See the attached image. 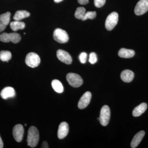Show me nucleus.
I'll return each mask as SVG.
<instances>
[{"mask_svg":"<svg viewBox=\"0 0 148 148\" xmlns=\"http://www.w3.org/2000/svg\"><path fill=\"white\" fill-rule=\"evenodd\" d=\"M39 133L38 129L35 126H31L29 128L27 135V144L29 147L34 148L38 143Z\"/></svg>","mask_w":148,"mask_h":148,"instance_id":"nucleus-1","label":"nucleus"},{"mask_svg":"<svg viewBox=\"0 0 148 148\" xmlns=\"http://www.w3.org/2000/svg\"><path fill=\"white\" fill-rule=\"evenodd\" d=\"M53 38L55 40L60 43H65L69 40V36L65 30L56 29L53 32Z\"/></svg>","mask_w":148,"mask_h":148,"instance_id":"nucleus-2","label":"nucleus"},{"mask_svg":"<svg viewBox=\"0 0 148 148\" xmlns=\"http://www.w3.org/2000/svg\"><path fill=\"white\" fill-rule=\"evenodd\" d=\"M66 79L70 85L73 87H79L82 85L83 81L81 77L78 74L69 73L66 76Z\"/></svg>","mask_w":148,"mask_h":148,"instance_id":"nucleus-3","label":"nucleus"},{"mask_svg":"<svg viewBox=\"0 0 148 148\" xmlns=\"http://www.w3.org/2000/svg\"><path fill=\"white\" fill-rule=\"evenodd\" d=\"M25 63L29 67L34 68L39 65L40 59L37 53L31 52L28 53L26 56Z\"/></svg>","mask_w":148,"mask_h":148,"instance_id":"nucleus-4","label":"nucleus"},{"mask_svg":"<svg viewBox=\"0 0 148 148\" xmlns=\"http://www.w3.org/2000/svg\"><path fill=\"white\" fill-rule=\"evenodd\" d=\"M119 20L118 14L115 12L110 14L108 16L105 23L106 29L108 31L113 29L117 24Z\"/></svg>","mask_w":148,"mask_h":148,"instance_id":"nucleus-5","label":"nucleus"},{"mask_svg":"<svg viewBox=\"0 0 148 148\" xmlns=\"http://www.w3.org/2000/svg\"><path fill=\"white\" fill-rule=\"evenodd\" d=\"M110 117V108L107 106H104L101 108L99 120L101 124L106 126L108 123Z\"/></svg>","mask_w":148,"mask_h":148,"instance_id":"nucleus-6","label":"nucleus"},{"mask_svg":"<svg viewBox=\"0 0 148 148\" xmlns=\"http://www.w3.org/2000/svg\"><path fill=\"white\" fill-rule=\"evenodd\" d=\"M148 11V0H140L136 5L135 13L136 15H141Z\"/></svg>","mask_w":148,"mask_h":148,"instance_id":"nucleus-7","label":"nucleus"},{"mask_svg":"<svg viewBox=\"0 0 148 148\" xmlns=\"http://www.w3.org/2000/svg\"><path fill=\"white\" fill-rule=\"evenodd\" d=\"M57 58L61 62L66 64H71L72 58L68 52L62 49H59L56 52Z\"/></svg>","mask_w":148,"mask_h":148,"instance_id":"nucleus-8","label":"nucleus"},{"mask_svg":"<svg viewBox=\"0 0 148 148\" xmlns=\"http://www.w3.org/2000/svg\"><path fill=\"white\" fill-rule=\"evenodd\" d=\"M14 138L18 143L21 142L23 139L24 134V129L23 125L17 124L14 126L12 131Z\"/></svg>","mask_w":148,"mask_h":148,"instance_id":"nucleus-9","label":"nucleus"},{"mask_svg":"<svg viewBox=\"0 0 148 148\" xmlns=\"http://www.w3.org/2000/svg\"><path fill=\"white\" fill-rule=\"evenodd\" d=\"M91 96V92L89 91H87L84 94L79 101L78 104L79 108L84 109L87 107L90 103Z\"/></svg>","mask_w":148,"mask_h":148,"instance_id":"nucleus-10","label":"nucleus"},{"mask_svg":"<svg viewBox=\"0 0 148 148\" xmlns=\"http://www.w3.org/2000/svg\"><path fill=\"white\" fill-rule=\"evenodd\" d=\"M69 124L66 122H63L60 123L58 127V138L59 139H63L68 135L69 132Z\"/></svg>","mask_w":148,"mask_h":148,"instance_id":"nucleus-11","label":"nucleus"},{"mask_svg":"<svg viewBox=\"0 0 148 148\" xmlns=\"http://www.w3.org/2000/svg\"><path fill=\"white\" fill-rule=\"evenodd\" d=\"M1 96L4 99L13 98L16 95L15 90L13 88L6 87L4 88L1 92Z\"/></svg>","mask_w":148,"mask_h":148,"instance_id":"nucleus-12","label":"nucleus"},{"mask_svg":"<svg viewBox=\"0 0 148 148\" xmlns=\"http://www.w3.org/2000/svg\"><path fill=\"white\" fill-rule=\"evenodd\" d=\"M135 77L134 73L129 70H125L121 72V79L124 82L129 83L132 82Z\"/></svg>","mask_w":148,"mask_h":148,"instance_id":"nucleus-13","label":"nucleus"},{"mask_svg":"<svg viewBox=\"0 0 148 148\" xmlns=\"http://www.w3.org/2000/svg\"><path fill=\"white\" fill-rule=\"evenodd\" d=\"M145 135V132L143 130L137 133L132 139L131 143V147L132 148L137 147L143 140Z\"/></svg>","mask_w":148,"mask_h":148,"instance_id":"nucleus-14","label":"nucleus"},{"mask_svg":"<svg viewBox=\"0 0 148 148\" xmlns=\"http://www.w3.org/2000/svg\"><path fill=\"white\" fill-rule=\"evenodd\" d=\"M147 108V103H141L134 109L132 112V115L135 117L140 116L141 115L145 112Z\"/></svg>","mask_w":148,"mask_h":148,"instance_id":"nucleus-15","label":"nucleus"},{"mask_svg":"<svg viewBox=\"0 0 148 148\" xmlns=\"http://www.w3.org/2000/svg\"><path fill=\"white\" fill-rule=\"evenodd\" d=\"M135 55V52L132 49L121 48L118 52L119 57L123 58H130L133 57Z\"/></svg>","mask_w":148,"mask_h":148,"instance_id":"nucleus-16","label":"nucleus"},{"mask_svg":"<svg viewBox=\"0 0 148 148\" xmlns=\"http://www.w3.org/2000/svg\"><path fill=\"white\" fill-rule=\"evenodd\" d=\"M30 13L26 10H18L15 12L13 19L15 21H20L23 18L30 16Z\"/></svg>","mask_w":148,"mask_h":148,"instance_id":"nucleus-17","label":"nucleus"},{"mask_svg":"<svg viewBox=\"0 0 148 148\" xmlns=\"http://www.w3.org/2000/svg\"><path fill=\"white\" fill-rule=\"evenodd\" d=\"M51 86L53 90L57 93H61L64 92V86L60 81L57 79L53 80L51 82Z\"/></svg>","mask_w":148,"mask_h":148,"instance_id":"nucleus-18","label":"nucleus"},{"mask_svg":"<svg viewBox=\"0 0 148 148\" xmlns=\"http://www.w3.org/2000/svg\"><path fill=\"white\" fill-rule=\"evenodd\" d=\"M10 27L11 29L13 31L16 32L19 29L22 30L24 29L25 27V24L23 22H21L19 21H12L10 23Z\"/></svg>","mask_w":148,"mask_h":148,"instance_id":"nucleus-19","label":"nucleus"},{"mask_svg":"<svg viewBox=\"0 0 148 148\" xmlns=\"http://www.w3.org/2000/svg\"><path fill=\"white\" fill-rule=\"evenodd\" d=\"M12 58V54L8 51H2L0 52V60L8 62Z\"/></svg>","mask_w":148,"mask_h":148,"instance_id":"nucleus-20","label":"nucleus"},{"mask_svg":"<svg viewBox=\"0 0 148 148\" xmlns=\"http://www.w3.org/2000/svg\"><path fill=\"white\" fill-rule=\"evenodd\" d=\"M86 11L85 8L82 7L77 8L75 12V17L77 19H82L86 12Z\"/></svg>","mask_w":148,"mask_h":148,"instance_id":"nucleus-21","label":"nucleus"},{"mask_svg":"<svg viewBox=\"0 0 148 148\" xmlns=\"http://www.w3.org/2000/svg\"><path fill=\"white\" fill-rule=\"evenodd\" d=\"M9 35L10 41L14 43H17L21 39V36L17 33H12L9 34Z\"/></svg>","mask_w":148,"mask_h":148,"instance_id":"nucleus-22","label":"nucleus"},{"mask_svg":"<svg viewBox=\"0 0 148 148\" xmlns=\"http://www.w3.org/2000/svg\"><path fill=\"white\" fill-rule=\"evenodd\" d=\"M11 14L10 12H7L0 15V20L6 25H8L10 21Z\"/></svg>","mask_w":148,"mask_h":148,"instance_id":"nucleus-23","label":"nucleus"},{"mask_svg":"<svg viewBox=\"0 0 148 148\" xmlns=\"http://www.w3.org/2000/svg\"><path fill=\"white\" fill-rule=\"evenodd\" d=\"M96 12L95 11H89L86 12L82 20V21L87 20V19H93L96 17Z\"/></svg>","mask_w":148,"mask_h":148,"instance_id":"nucleus-24","label":"nucleus"},{"mask_svg":"<svg viewBox=\"0 0 148 148\" xmlns=\"http://www.w3.org/2000/svg\"><path fill=\"white\" fill-rule=\"evenodd\" d=\"M0 41L4 42H10L9 34L3 33L0 35Z\"/></svg>","mask_w":148,"mask_h":148,"instance_id":"nucleus-25","label":"nucleus"},{"mask_svg":"<svg viewBox=\"0 0 148 148\" xmlns=\"http://www.w3.org/2000/svg\"><path fill=\"white\" fill-rule=\"evenodd\" d=\"M98 61L97 55L94 52H91L89 55V62L90 64H94Z\"/></svg>","mask_w":148,"mask_h":148,"instance_id":"nucleus-26","label":"nucleus"},{"mask_svg":"<svg viewBox=\"0 0 148 148\" xmlns=\"http://www.w3.org/2000/svg\"><path fill=\"white\" fill-rule=\"evenodd\" d=\"M79 60L82 64H85L86 62L87 58V54L86 52H82L79 56Z\"/></svg>","mask_w":148,"mask_h":148,"instance_id":"nucleus-27","label":"nucleus"},{"mask_svg":"<svg viewBox=\"0 0 148 148\" xmlns=\"http://www.w3.org/2000/svg\"><path fill=\"white\" fill-rule=\"evenodd\" d=\"M106 0H94V5L96 7L101 8L105 5Z\"/></svg>","mask_w":148,"mask_h":148,"instance_id":"nucleus-28","label":"nucleus"},{"mask_svg":"<svg viewBox=\"0 0 148 148\" xmlns=\"http://www.w3.org/2000/svg\"><path fill=\"white\" fill-rule=\"evenodd\" d=\"M6 25L0 20V33L5 29Z\"/></svg>","mask_w":148,"mask_h":148,"instance_id":"nucleus-29","label":"nucleus"},{"mask_svg":"<svg viewBox=\"0 0 148 148\" xmlns=\"http://www.w3.org/2000/svg\"><path fill=\"white\" fill-rule=\"evenodd\" d=\"M78 2L80 4L84 5L88 3L89 1L88 0H78Z\"/></svg>","mask_w":148,"mask_h":148,"instance_id":"nucleus-30","label":"nucleus"},{"mask_svg":"<svg viewBox=\"0 0 148 148\" xmlns=\"http://www.w3.org/2000/svg\"><path fill=\"white\" fill-rule=\"evenodd\" d=\"M41 148H48L49 146L48 143L46 141H44L42 145Z\"/></svg>","mask_w":148,"mask_h":148,"instance_id":"nucleus-31","label":"nucleus"},{"mask_svg":"<svg viewBox=\"0 0 148 148\" xmlns=\"http://www.w3.org/2000/svg\"><path fill=\"white\" fill-rule=\"evenodd\" d=\"M3 147V143L2 140L0 136V148Z\"/></svg>","mask_w":148,"mask_h":148,"instance_id":"nucleus-32","label":"nucleus"},{"mask_svg":"<svg viewBox=\"0 0 148 148\" xmlns=\"http://www.w3.org/2000/svg\"><path fill=\"white\" fill-rule=\"evenodd\" d=\"M63 1V0H54V1L55 2V3H58L61 2Z\"/></svg>","mask_w":148,"mask_h":148,"instance_id":"nucleus-33","label":"nucleus"},{"mask_svg":"<svg viewBox=\"0 0 148 148\" xmlns=\"http://www.w3.org/2000/svg\"><path fill=\"white\" fill-rule=\"evenodd\" d=\"M27 124H25V126H27Z\"/></svg>","mask_w":148,"mask_h":148,"instance_id":"nucleus-34","label":"nucleus"}]
</instances>
